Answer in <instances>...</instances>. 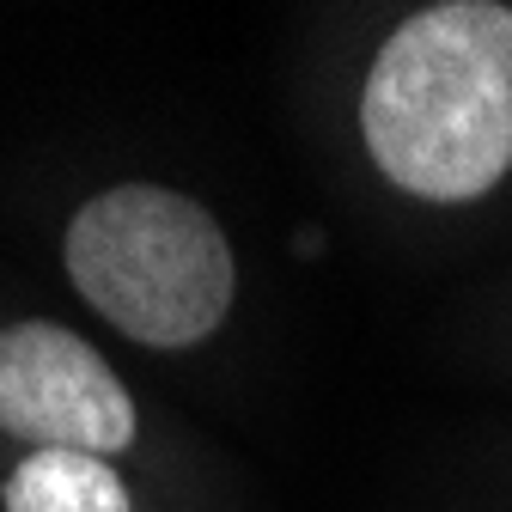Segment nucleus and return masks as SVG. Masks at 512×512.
<instances>
[{"mask_svg": "<svg viewBox=\"0 0 512 512\" xmlns=\"http://www.w3.org/2000/svg\"><path fill=\"white\" fill-rule=\"evenodd\" d=\"M360 128L378 171L427 202H470L512 165V7L445 0L378 49Z\"/></svg>", "mask_w": 512, "mask_h": 512, "instance_id": "1", "label": "nucleus"}, {"mask_svg": "<svg viewBox=\"0 0 512 512\" xmlns=\"http://www.w3.org/2000/svg\"><path fill=\"white\" fill-rule=\"evenodd\" d=\"M68 275L92 311L147 348L202 342L232 305V250L214 214L159 183L104 189L74 214Z\"/></svg>", "mask_w": 512, "mask_h": 512, "instance_id": "2", "label": "nucleus"}, {"mask_svg": "<svg viewBox=\"0 0 512 512\" xmlns=\"http://www.w3.org/2000/svg\"><path fill=\"white\" fill-rule=\"evenodd\" d=\"M0 427L37 452L110 458L135 439V403L110 360L61 324L0 330Z\"/></svg>", "mask_w": 512, "mask_h": 512, "instance_id": "3", "label": "nucleus"}, {"mask_svg": "<svg viewBox=\"0 0 512 512\" xmlns=\"http://www.w3.org/2000/svg\"><path fill=\"white\" fill-rule=\"evenodd\" d=\"M7 512H128V488L104 458L31 452L7 476Z\"/></svg>", "mask_w": 512, "mask_h": 512, "instance_id": "4", "label": "nucleus"}]
</instances>
